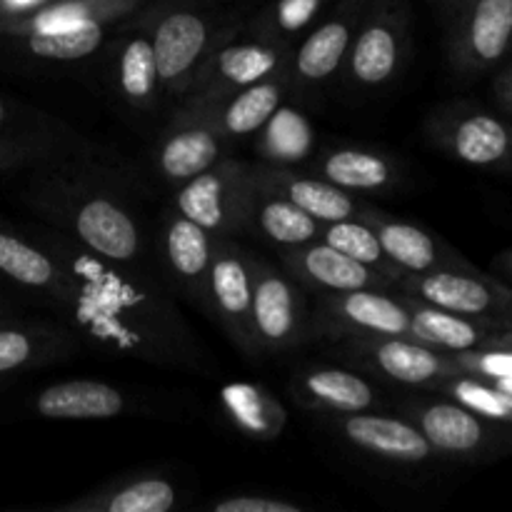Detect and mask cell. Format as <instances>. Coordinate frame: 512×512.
<instances>
[{"instance_id": "6da1fadb", "label": "cell", "mask_w": 512, "mask_h": 512, "mask_svg": "<svg viewBox=\"0 0 512 512\" xmlns=\"http://www.w3.org/2000/svg\"><path fill=\"white\" fill-rule=\"evenodd\" d=\"M45 245L70 270V293L60 308L68 310L93 343L150 360L168 355L155 333H173L178 323L165 315V303L153 290L90 250L83 253L55 238L45 240Z\"/></svg>"}, {"instance_id": "7a4b0ae2", "label": "cell", "mask_w": 512, "mask_h": 512, "mask_svg": "<svg viewBox=\"0 0 512 512\" xmlns=\"http://www.w3.org/2000/svg\"><path fill=\"white\" fill-rule=\"evenodd\" d=\"M395 288L400 290V295L450 313L512 325L510 285L500 283L493 275L478 273L468 263L430 270V273L400 275Z\"/></svg>"}, {"instance_id": "3957f363", "label": "cell", "mask_w": 512, "mask_h": 512, "mask_svg": "<svg viewBox=\"0 0 512 512\" xmlns=\"http://www.w3.org/2000/svg\"><path fill=\"white\" fill-rule=\"evenodd\" d=\"M288 55L290 48L268 40L225 38L205 60L188 93L180 98V108L210 110L240 88L288 68Z\"/></svg>"}, {"instance_id": "277c9868", "label": "cell", "mask_w": 512, "mask_h": 512, "mask_svg": "<svg viewBox=\"0 0 512 512\" xmlns=\"http://www.w3.org/2000/svg\"><path fill=\"white\" fill-rule=\"evenodd\" d=\"M408 45V10L398 0L370 5L345 58V78L360 90L385 88L403 70Z\"/></svg>"}, {"instance_id": "5b68a950", "label": "cell", "mask_w": 512, "mask_h": 512, "mask_svg": "<svg viewBox=\"0 0 512 512\" xmlns=\"http://www.w3.org/2000/svg\"><path fill=\"white\" fill-rule=\"evenodd\" d=\"M150 38L158 65L160 93L180 100L198 78L210 53L223 43L225 33H218L213 20L198 10L173 8L155 20Z\"/></svg>"}, {"instance_id": "8992f818", "label": "cell", "mask_w": 512, "mask_h": 512, "mask_svg": "<svg viewBox=\"0 0 512 512\" xmlns=\"http://www.w3.org/2000/svg\"><path fill=\"white\" fill-rule=\"evenodd\" d=\"M248 183L250 165L225 155L208 170L178 185L175 213L198 223L213 238H233L235 233H243Z\"/></svg>"}, {"instance_id": "52a82bcc", "label": "cell", "mask_w": 512, "mask_h": 512, "mask_svg": "<svg viewBox=\"0 0 512 512\" xmlns=\"http://www.w3.org/2000/svg\"><path fill=\"white\" fill-rule=\"evenodd\" d=\"M318 298L315 328L330 338H413L410 305L403 295L365 288Z\"/></svg>"}, {"instance_id": "ba28073f", "label": "cell", "mask_w": 512, "mask_h": 512, "mask_svg": "<svg viewBox=\"0 0 512 512\" xmlns=\"http://www.w3.org/2000/svg\"><path fill=\"white\" fill-rule=\"evenodd\" d=\"M253 268V335L260 353L280 355L305 338L303 293L288 270L273 268L250 255Z\"/></svg>"}, {"instance_id": "9c48e42d", "label": "cell", "mask_w": 512, "mask_h": 512, "mask_svg": "<svg viewBox=\"0 0 512 512\" xmlns=\"http://www.w3.org/2000/svg\"><path fill=\"white\" fill-rule=\"evenodd\" d=\"M70 233L85 250L115 265H130L143 255V233L128 208L103 193H75L63 213Z\"/></svg>"}, {"instance_id": "30bf717a", "label": "cell", "mask_w": 512, "mask_h": 512, "mask_svg": "<svg viewBox=\"0 0 512 512\" xmlns=\"http://www.w3.org/2000/svg\"><path fill=\"white\" fill-rule=\"evenodd\" d=\"M210 315L245 355H260L253 335V268L233 238H213L208 280Z\"/></svg>"}, {"instance_id": "8fae6325", "label": "cell", "mask_w": 512, "mask_h": 512, "mask_svg": "<svg viewBox=\"0 0 512 512\" xmlns=\"http://www.w3.org/2000/svg\"><path fill=\"white\" fill-rule=\"evenodd\" d=\"M343 355L393 383L413 388H438L443 380L463 375L453 355L413 338H345Z\"/></svg>"}, {"instance_id": "7c38bea8", "label": "cell", "mask_w": 512, "mask_h": 512, "mask_svg": "<svg viewBox=\"0 0 512 512\" xmlns=\"http://www.w3.org/2000/svg\"><path fill=\"white\" fill-rule=\"evenodd\" d=\"M363 13V0H345L328 18L315 20V25H310L308 33L293 45L288 55L285 73L290 85L315 88L335 78L343 70Z\"/></svg>"}, {"instance_id": "4fadbf2b", "label": "cell", "mask_w": 512, "mask_h": 512, "mask_svg": "<svg viewBox=\"0 0 512 512\" xmlns=\"http://www.w3.org/2000/svg\"><path fill=\"white\" fill-rule=\"evenodd\" d=\"M228 155V140L208 113L178 108L155 150V168L168 183L180 185Z\"/></svg>"}, {"instance_id": "5bb4252c", "label": "cell", "mask_w": 512, "mask_h": 512, "mask_svg": "<svg viewBox=\"0 0 512 512\" xmlns=\"http://www.w3.org/2000/svg\"><path fill=\"white\" fill-rule=\"evenodd\" d=\"M280 263L293 275L295 283L318 295L350 293V290L365 288H395L388 275L348 258L325 240H313V243L298 245V248L280 250Z\"/></svg>"}, {"instance_id": "9a60e30c", "label": "cell", "mask_w": 512, "mask_h": 512, "mask_svg": "<svg viewBox=\"0 0 512 512\" xmlns=\"http://www.w3.org/2000/svg\"><path fill=\"white\" fill-rule=\"evenodd\" d=\"M433 138L460 163L495 168L512 160V128L483 110H450L433 125Z\"/></svg>"}, {"instance_id": "2e32d148", "label": "cell", "mask_w": 512, "mask_h": 512, "mask_svg": "<svg viewBox=\"0 0 512 512\" xmlns=\"http://www.w3.org/2000/svg\"><path fill=\"white\" fill-rule=\"evenodd\" d=\"M253 175L265 188L288 198L323 225L338 220H368L373 213V208L360 203L353 193H345L320 175H300L283 165L268 163L253 165Z\"/></svg>"}, {"instance_id": "e0dca14e", "label": "cell", "mask_w": 512, "mask_h": 512, "mask_svg": "<svg viewBox=\"0 0 512 512\" xmlns=\"http://www.w3.org/2000/svg\"><path fill=\"white\" fill-rule=\"evenodd\" d=\"M0 283L63 305L70 293V270L48 245L0 228Z\"/></svg>"}, {"instance_id": "ac0fdd59", "label": "cell", "mask_w": 512, "mask_h": 512, "mask_svg": "<svg viewBox=\"0 0 512 512\" xmlns=\"http://www.w3.org/2000/svg\"><path fill=\"white\" fill-rule=\"evenodd\" d=\"M243 233H253L258 238L268 240L270 245H278L280 250L298 248V245L313 243L323 235V223L290 203L283 195L265 188L253 175L250 165L248 198L243 210Z\"/></svg>"}, {"instance_id": "d6986e66", "label": "cell", "mask_w": 512, "mask_h": 512, "mask_svg": "<svg viewBox=\"0 0 512 512\" xmlns=\"http://www.w3.org/2000/svg\"><path fill=\"white\" fill-rule=\"evenodd\" d=\"M408 420L418 425L435 453L458 455V458L480 453L495 433L490 420L480 418L478 413L455 400L410 405Z\"/></svg>"}, {"instance_id": "ffe728a7", "label": "cell", "mask_w": 512, "mask_h": 512, "mask_svg": "<svg viewBox=\"0 0 512 512\" xmlns=\"http://www.w3.org/2000/svg\"><path fill=\"white\" fill-rule=\"evenodd\" d=\"M338 430L348 443L365 450L370 455H378L393 463H423L433 458L435 450L420 433V428L410 420L388 418V415L375 413H353L338 415Z\"/></svg>"}, {"instance_id": "44dd1931", "label": "cell", "mask_w": 512, "mask_h": 512, "mask_svg": "<svg viewBox=\"0 0 512 512\" xmlns=\"http://www.w3.org/2000/svg\"><path fill=\"white\" fill-rule=\"evenodd\" d=\"M163 258L180 288L210 313L208 280L213 263V235L180 213H170L163 230Z\"/></svg>"}, {"instance_id": "7402d4cb", "label": "cell", "mask_w": 512, "mask_h": 512, "mask_svg": "<svg viewBox=\"0 0 512 512\" xmlns=\"http://www.w3.org/2000/svg\"><path fill=\"white\" fill-rule=\"evenodd\" d=\"M512 45V0H475L460 25L455 60L463 70L498 63Z\"/></svg>"}, {"instance_id": "603a6c76", "label": "cell", "mask_w": 512, "mask_h": 512, "mask_svg": "<svg viewBox=\"0 0 512 512\" xmlns=\"http://www.w3.org/2000/svg\"><path fill=\"white\" fill-rule=\"evenodd\" d=\"M293 395L310 410L328 415H353L375 408L378 390L363 375L343 368H310L295 375Z\"/></svg>"}, {"instance_id": "cb8c5ba5", "label": "cell", "mask_w": 512, "mask_h": 512, "mask_svg": "<svg viewBox=\"0 0 512 512\" xmlns=\"http://www.w3.org/2000/svg\"><path fill=\"white\" fill-rule=\"evenodd\" d=\"M375 228L380 243H383L385 255L390 263L400 270L403 275H418L430 273L438 268H455V265H465L460 255L453 250L445 248L435 235L420 225L403 223V220L388 218V215L373 210L370 218L365 220Z\"/></svg>"}, {"instance_id": "d4e9b609", "label": "cell", "mask_w": 512, "mask_h": 512, "mask_svg": "<svg viewBox=\"0 0 512 512\" xmlns=\"http://www.w3.org/2000/svg\"><path fill=\"white\" fill-rule=\"evenodd\" d=\"M290 88L293 85H290L288 73L280 70V73L268 75V78L258 80V83L248 85V88H240L238 93L228 95L218 105H213L210 110H200V113H208L213 123L220 128V133L225 135V140L230 143V140H240L260 133V128L283 105Z\"/></svg>"}, {"instance_id": "484cf974", "label": "cell", "mask_w": 512, "mask_h": 512, "mask_svg": "<svg viewBox=\"0 0 512 512\" xmlns=\"http://www.w3.org/2000/svg\"><path fill=\"white\" fill-rule=\"evenodd\" d=\"M410 305V328H413V340L430 345L443 353H463V350L480 348L488 343L495 333L512 328L505 323H493V320L468 318V315L450 313V310L435 308V305L420 303V300L403 295Z\"/></svg>"}, {"instance_id": "4316f807", "label": "cell", "mask_w": 512, "mask_h": 512, "mask_svg": "<svg viewBox=\"0 0 512 512\" xmlns=\"http://www.w3.org/2000/svg\"><path fill=\"white\" fill-rule=\"evenodd\" d=\"M138 5V0H50L23 18L0 20V33L8 38L55 33L80 25H110Z\"/></svg>"}, {"instance_id": "83f0119b", "label": "cell", "mask_w": 512, "mask_h": 512, "mask_svg": "<svg viewBox=\"0 0 512 512\" xmlns=\"http://www.w3.org/2000/svg\"><path fill=\"white\" fill-rule=\"evenodd\" d=\"M33 408L48 420H110L123 415L128 403L118 388L100 380H65L40 390Z\"/></svg>"}, {"instance_id": "f1b7e54d", "label": "cell", "mask_w": 512, "mask_h": 512, "mask_svg": "<svg viewBox=\"0 0 512 512\" xmlns=\"http://www.w3.org/2000/svg\"><path fill=\"white\" fill-rule=\"evenodd\" d=\"M328 183L353 195H380L395 188L400 173L390 158L378 150L335 148L320 158L318 173Z\"/></svg>"}, {"instance_id": "f546056e", "label": "cell", "mask_w": 512, "mask_h": 512, "mask_svg": "<svg viewBox=\"0 0 512 512\" xmlns=\"http://www.w3.org/2000/svg\"><path fill=\"white\" fill-rule=\"evenodd\" d=\"M178 503V490L170 480L133 478L93 490L83 498L53 505L55 512H168Z\"/></svg>"}, {"instance_id": "4dcf8cb0", "label": "cell", "mask_w": 512, "mask_h": 512, "mask_svg": "<svg viewBox=\"0 0 512 512\" xmlns=\"http://www.w3.org/2000/svg\"><path fill=\"white\" fill-rule=\"evenodd\" d=\"M115 83L120 95L128 100L133 108L150 110L160 93L158 65H155V50L150 33L143 30H130L118 45L115 55Z\"/></svg>"}, {"instance_id": "1f68e13d", "label": "cell", "mask_w": 512, "mask_h": 512, "mask_svg": "<svg viewBox=\"0 0 512 512\" xmlns=\"http://www.w3.org/2000/svg\"><path fill=\"white\" fill-rule=\"evenodd\" d=\"M70 345L68 338L60 335V330L48 325H25L15 323L13 318L0 323V375L20 373L33 365L53 360L63 355Z\"/></svg>"}, {"instance_id": "d6a6232c", "label": "cell", "mask_w": 512, "mask_h": 512, "mask_svg": "<svg viewBox=\"0 0 512 512\" xmlns=\"http://www.w3.org/2000/svg\"><path fill=\"white\" fill-rule=\"evenodd\" d=\"M258 150L268 165L290 168L315 150L313 125L300 110L280 105L273 118L260 128Z\"/></svg>"}, {"instance_id": "836d02e7", "label": "cell", "mask_w": 512, "mask_h": 512, "mask_svg": "<svg viewBox=\"0 0 512 512\" xmlns=\"http://www.w3.org/2000/svg\"><path fill=\"white\" fill-rule=\"evenodd\" d=\"M325 3L328 0H273L255 20L253 35L293 50V45L320 18Z\"/></svg>"}, {"instance_id": "e575fe53", "label": "cell", "mask_w": 512, "mask_h": 512, "mask_svg": "<svg viewBox=\"0 0 512 512\" xmlns=\"http://www.w3.org/2000/svg\"><path fill=\"white\" fill-rule=\"evenodd\" d=\"M320 240L333 245L335 250L345 253L348 258L358 260V263L388 275L393 283H398V278L403 275L393 263H390L378 233H375L373 225L365 223V220H338V223L323 225V235H320Z\"/></svg>"}, {"instance_id": "d590c367", "label": "cell", "mask_w": 512, "mask_h": 512, "mask_svg": "<svg viewBox=\"0 0 512 512\" xmlns=\"http://www.w3.org/2000/svg\"><path fill=\"white\" fill-rule=\"evenodd\" d=\"M108 25H80V28L55 30V33L23 35V48L30 58L53 60V63H68V60H83L100 48Z\"/></svg>"}, {"instance_id": "8d00e7d4", "label": "cell", "mask_w": 512, "mask_h": 512, "mask_svg": "<svg viewBox=\"0 0 512 512\" xmlns=\"http://www.w3.org/2000/svg\"><path fill=\"white\" fill-rule=\"evenodd\" d=\"M223 400L233 413L235 423L248 430V435H258V438L278 435L285 415L265 390L255 388V385H230L223 390Z\"/></svg>"}, {"instance_id": "74e56055", "label": "cell", "mask_w": 512, "mask_h": 512, "mask_svg": "<svg viewBox=\"0 0 512 512\" xmlns=\"http://www.w3.org/2000/svg\"><path fill=\"white\" fill-rule=\"evenodd\" d=\"M453 358L463 375H473L480 380L512 378V348L480 345V348L453 353Z\"/></svg>"}, {"instance_id": "f35d334b", "label": "cell", "mask_w": 512, "mask_h": 512, "mask_svg": "<svg viewBox=\"0 0 512 512\" xmlns=\"http://www.w3.org/2000/svg\"><path fill=\"white\" fill-rule=\"evenodd\" d=\"M213 512H303L305 505L293 503L285 498H270V495H228L215 500Z\"/></svg>"}, {"instance_id": "ab89813d", "label": "cell", "mask_w": 512, "mask_h": 512, "mask_svg": "<svg viewBox=\"0 0 512 512\" xmlns=\"http://www.w3.org/2000/svg\"><path fill=\"white\" fill-rule=\"evenodd\" d=\"M13 120H15L13 108H10L8 100L0 95V168L20 163V160L28 158V155H35L33 148H28L23 140L10 135V123H13Z\"/></svg>"}, {"instance_id": "60d3db41", "label": "cell", "mask_w": 512, "mask_h": 512, "mask_svg": "<svg viewBox=\"0 0 512 512\" xmlns=\"http://www.w3.org/2000/svg\"><path fill=\"white\" fill-rule=\"evenodd\" d=\"M45 3H50V0H0V20L23 18L33 10L43 8Z\"/></svg>"}, {"instance_id": "b9f144b4", "label": "cell", "mask_w": 512, "mask_h": 512, "mask_svg": "<svg viewBox=\"0 0 512 512\" xmlns=\"http://www.w3.org/2000/svg\"><path fill=\"white\" fill-rule=\"evenodd\" d=\"M490 275L512 288V250H508V253H500L498 258L493 260V273Z\"/></svg>"}, {"instance_id": "7bdbcfd3", "label": "cell", "mask_w": 512, "mask_h": 512, "mask_svg": "<svg viewBox=\"0 0 512 512\" xmlns=\"http://www.w3.org/2000/svg\"><path fill=\"white\" fill-rule=\"evenodd\" d=\"M490 385L495 388V393L500 395V400H503L505 405H508V410L512 413V378H505V380H488Z\"/></svg>"}, {"instance_id": "ee69618b", "label": "cell", "mask_w": 512, "mask_h": 512, "mask_svg": "<svg viewBox=\"0 0 512 512\" xmlns=\"http://www.w3.org/2000/svg\"><path fill=\"white\" fill-rule=\"evenodd\" d=\"M498 93H500V100H503L505 108L512 113V68L498 80Z\"/></svg>"}, {"instance_id": "f6af8a7d", "label": "cell", "mask_w": 512, "mask_h": 512, "mask_svg": "<svg viewBox=\"0 0 512 512\" xmlns=\"http://www.w3.org/2000/svg\"><path fill=\"white\" fill-rule=\"evenodd\" d=\"M485 345H495V348H512V328H505L500 330V333H495Z\"/></svg>"}, {"instance_id": "bcb514c9", "label": "cell", "mask_w": 512, "mask_h": 512, "mask_svg": "<svg viewBox=\"0 0 512 512\" xmlns=\"http://www.w3.org/2000/svg\"><path fill=\"white\" fill-rule=\"evenodd\" d=\"M8 318H13V315H10L5 308H0V323H3V320H8Z\"/></svg>"}, {"instance_id": "7dc6e473", "label": "cell", "mask_w": 512, "mask_h": 512, "mask_svg": "<svg viewBox=\"0 0 512 512\" xmlns=\"http://www.w3.org/2000/svg\"><path fill=\"white\" fill-rule=\"evenodd\" d=\"M0 308H3V305H0Z\"/></svg>"}]
</instances>
